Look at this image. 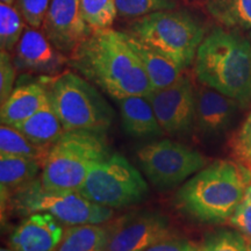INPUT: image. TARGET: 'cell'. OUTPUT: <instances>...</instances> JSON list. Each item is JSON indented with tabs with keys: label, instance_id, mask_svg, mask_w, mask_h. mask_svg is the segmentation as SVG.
I'll return each instance as SVG.
<instances>
[{
	"label": "cell",
	"instance_id": "44dd1931",
	"mask_svg": "<svg viewBox=\"0 0 251 251\" xmlns=\"http://www.w3.org/2000/svg\"><path fill=\"white\" fill-rule=\"evenodd\" d=\"M107 240V228L103 226H70L65 229L57 251H103Z\"/></svg>",
	"mask_w": 251,
	"mask_h": 251
},
{
	"label": "cell",
	"instance_id": "d6a6232c",
	"mask_svg": "<svg viewBox=\"0 0 251 251\" xmlns=\"http://www.w3.org/2000/svg\"><path fill=\"white\" fill-rule=\"evenodd\" d=\"M17 0H1V4H7V5H14Z\"/></svg>",
	"mask_w": 251,
	"mask_h": 251
},
{
	"label": "cell",
	"instance_id": "30bf717a",
	"mask_svg": "<svg viewBox=\"0 0 251 251\" xmlns=\"http://www.w3.org/2000/svg\"><path fill=\"white\" fill-rule=\"evenodd\" d=\"M106 228L108 240L103 251H143L175 236L168 216L157 211L129 213L113 220Z\"/></svg>",
	"mask_w": 251,
	"mask_h": 251
},
{
	"label": "cell",
	"instance_id": "6da1fadb",
	"mask_svg": "<svg viewBox=\"0 0 251 251\" xmlns=\"http://www.w3.org/2000/svg\"><path fill=\"white\" fill-rule=\"evenodd\" d=\"M69 64L115 100L148 96L151 85L128 35L112 29L93 30L69 57Z\"/></svg>",
	"mask_w": 251,
	"mask_h": 251
},
{
	"label": "cell",
	"instance_id": "d6986e66",
	"mask_svg": "<svg viewBox=\"0 0 251 251\" xmlns=\"http://www.w3.org/2000/svg\"><path fill=\"white\" fill-rule=\"evenodd\" d=\"M42 170V162L29 157L0 155V188L4 208L12 194L36 179Z\"/></svg>",
	"mask_w": 251,
	"mask_h": 251
},
{
	"label": "cell",
	"instance_id": "7a4b0ae2",
	"mask_svg": "<svg viewBox=\"0 0 251 251\" xmlns=\"http://www.w3.org/2000/svg\"><path fill=\"white\" fill-rule=\"evenodd\" d=\"M251 184V170L243 163L218 159L193 175L176 194L181 212L199 222L224 224Z\"/></svg>",
	"mask_w": 251,
	"mask_h": 251
},
{
	"label": "cell",
	"instance_id": "603a6c76",
	"mask_svg": "<svg viewBox=\"0 0 251 251\" xmlns=\"http://www.w3.org/2000/svg\"><path fill=\"white\" fill-rule=\"evenodd\" d=\"M209 11L226 26L251 28V0H211Z\"/></svg>",
	"mask_w": 251,
	"mask_h": 251
},
{
	"label": "cell",
	"instance_id": "1f68e13d",
	"mask_svg": "<svg viewBox=\"0 0 251 251\" xmlns=\"http://www.w3.org/2000/svg\"><path fill=\"white\" fill-rule=\"evenodd\" d=\"M143 251H199V247L187 238L174 236L153 244Z\"/></svg>",
	"mask_w": 251,
	"mask_h": 251
},
{
	"label": "cell",
	"instance_id": "f1b7e54d",
	"mask_svg": "<svg viewBox=\"0 0 251 251\" xmlns=\"http://www.w3.org/2000/svg\"><path fill=\"white\" fill-rule=\"evenodd\" d=\"M231 149L238 162L251 163V112L231 140Z\"/></svg>",
	"mask_w": 251,
	"mask_h": 251
},
{
	"label": "cell",
	"instance_id": "7402d4cb",
	"mask_svg": "<svg viewBox=\"0 0 251 251\" xmlns=\"http://www.w3.org/2000/svg\"><path fill=\"white\" fill-rule=\"evenodd\" d=\"M49 149L37 146L15 127H0V155L29 157L43 163Z\"/></svg>",
	"mask_w": 251,
	"mask_h": 251
},
{
	"label": "cell",
	"instance_id": "ac0fdd59",
	"mask_svg": "<svg viewBox=\"0 0 251 251\" xmlns=\"http://www.w3.org/2000/svg\"><path fill=\"white\" fill-rule=\"evenodd\" d=\"M128 39H129V42L135 52L142 62L152 90L165 89L184 76V69L172 59L159 54L158 51L149 48V47L141 43L140 41L133 39L129 35H128Z\"/></svg>",
	"mask_w": 251,
	"mask_h": 251
},
{
	"label": "cell",
	"instance_id": "5b68a950",
	"mask_svg": "<svg viewBox=\"0 0 251 251\" xmlns=\"http://www.w3.org/2000/svg\"><path fill=\"white\" fill-rule=\"evenodd\" d=\"M109 153L103 133L65 131L47 153L41 181L48 190L78 191L91 168Z\"/></svg>",
	"mask_w": 251,
	"mask_h": 251
},
{
	"label": "cell",
	"instance_id": "3957f363",
	"mask_svg": "<svg viewBox=\"0 0 251 251\" xmlns=\"http://www.w3.org/2000/svg\"><path fill=\"white\" fill-rule=\"evenodd\" d=\"M194 72L200 83L242 107L251 101V46L238 34L218 28L206 36L197 51Z\"/></svg>",
	"mask_w": 251,
	"mask_h": 251
},
{
	"label": "cell",
	"instance_id": "9c48e42d",
	"mask_svg": "<svg viewBox=\"0 0 251 251\" xmlns=\"http://www.w3.org/2000/svg\"><path fill=\"white\" fill-rule=\"evenodd\" d=\"M137 162L150 183L168 190L184 183L205 168L206 157L172 140H159L137 150Z\"/></svg>",
	"mask_w": 251,
	"mask_h": 251
},
{
	"label": "cell",
	"instance_id": "2e32d148",
	"mask_svg": "<svg viewBox=\"0 0 251 251\" xmlns=\"http://www.w3.org/2000/svg\"><path fill=\"white\" fill-rule=\"evenodd\" d=\"M48 100V91L42 80L19 84L1 103V125L17 127L45 106Z\"/></svg>",
	"mask_w": 251,
	"mask_h": 251
},
{
	"label": "cell",
	"instance_id": "e575fe53",
	"mask_svg": "<svg viewBox=\"0 0 251 251\" xmlns=\"http://www.w3.org/2000/svg\"><path fill=\"white\" fill-rule=\"evenodd\" d=\"M249 251H251V240L249 241Z\"/></svg>",
	"mask_w": 251,
	"mask_h": 251
},
{
	"label": "cell",
	"instance_id": "5bb4252c",
	"mask_svg": "<svg viewBox=\"0 0 251 251\" xmlns=\"http://www.w3.org/2000/svg\"><path fill=\"white\" fill-rule=\"evenodd\" d=\"M240 102L201 84L196 89V127L203 136L220 137L234 124Z\"/></svg>",
	"mask_w": 251,
	"mask_h": 251
},
{
	"label": "cell",
	"instance_id": "7c38bea8",
	"mask_svg": "<svg viewBox=\"0 0 251 251\" xmlns=\"http://www.w3.org/2000/svg\"><path fill=\"white\" fill-rule=\"evenodd\" d=\"M41 30L62 54H74L92 34L81 13L79 0H51Z\"/></svg>",
	"mask_w": 251,
	"mask_h": 251
},
{
	"label": "cell",
	"instance_id": "4dcf8cb0",
	"mask_svg": "<svg viewBox=\"0 0 251 251\" xmlns=\"http://www.w3.org/2000/svg\"><path fill=\"white\" fill-rule=\"evenodd\" d=\"M13 59L11 58L8 51L1 50L0 52V101L5 102L9 94L13 92L17 74Z\"/></svg>",
	"mask_w": 251,
	"mask_h": 251
},
{
	"label": "cell",
	"instance_id": "ffe728a7",
	"mask_svg": "<svg viewBox=\"0 0 251 251\" xmlns=\"http://www.w3.org/2000/svg\"><path fill=\"white\" fill-rule=\"evenodd\" d=\"M15 128L26 135L33 143L48 149L65 133L57 113L49 100L39 111Z\"/></svg>",
	"mask_w": 251,
	"mask_h": 251
},
{
	"label": "cell",
	"instance_id": "277c9868",
	"mask_svg": "<svg viewBox=\"0 0 251 251\" xmlns=\"http://www.w3.org/2000/svg\"><path fill=\"white\" fill-rule=\"evenodd\" d=\"M49 101L65 131L87 130L103 133L111 127L114 111L92 83L71 71L41 79Z\"/></svg>",
	"mask_w": 251,
	"mask_h": 251
},
{
	"label": "cell",
	"instance_id": "52a82bcc",
	"mask_svg": "<svg viewBox=\"0 0 251 251\" xmlns=\"http://www.w3.org/2000/svg\"><path fill=\"white\" fill-rule=\"evenodd\" d=\"M5 208H12L24 215L49 213L67 226L102 225L113 216L112 208L90 201L79 191L48 190L43 186L41 178L19 188L2 211Z\"/></svg>",
	"mask_w": 251,
	"mask_h": 251
},
{
	"label": "cell",
	"instance_id": "836d02e7",
	"mask_svg": "<svg viewBox=\"0 0 251 251\" xmlns=\"http://www.w3.org/2000/svg\"><path fill=\"white\" fill-rule=\"evenodd\" d=\"M0 251H14L13 249H7V248H1V250Z\"/></svg>",
	"mask_w": 251,
	"mask_h": 251
},
{
	"label": "cell",
	"instance_id": "f546056e",
	"mask_svg": "<svg viewBox=\"0 0 251 251\" xmlns=\"http://www.w3.org/2000/svg\"><path fill=\"white\" fill-rule=\"evenodd\" d=\"M229 222L243 235L251 238V184L229 219Z\"/></svg>",
	"mask_w": 251,
	"mask_h": 251
},
{
	"label": "cell",
	"instance_id": "83f0119b",
	"mask_svg": "<svg viewBox=\"0 0 251 251\" xmlns=\"http://www.w3.org/2000/svg\"><path fill=\"white\" fill-rule=\"evenodd\" d=\"M51 0H17L19 12L23 15L24 20L30 27L41 28L48 12Z\"/></svg>",
	"mask_w": 251,
	"mask_h": 251
},
{
	"label": "cell",
	"instance_id": "ba28073f",
	"mask_svg": "<svg viewBox=\"0 0 251 251\" xmlns=\"http://www.w3.org/2000/svg\"><path fill=\"white\" fill-rule=\"evenodd\" d=\"M78 191L94 203L121 208L142 201L148 194V183L126 157L115 152L91 168Z\"/></svg>",
	"mask_w": 251,
	"mask_h": 251
},
{
	"label": "cell",
	"instance_id": "4316f807",
	"mask_svg": "<svg viewBox=\"0 0 251 251\" xmlns=\"http://www.w3.org/2000/svg\"><path fill=\"white\" fill-rule=\"evenodd\" d=\"M178 0H117L118 15L124 18H141L156 12L172 11Z\"/></svg>",
	"mask_w": 251,
	"mask_h": 251
},
{
	"label": "cell",
	"instance_id": "cb8c5ba5",
	"mask_svg": "<svg viewBox=\"0 0 251 251\" xmlns=\"http://www.w3.org/2000/svg\"><path fill=\"white\" fill-rule=\"evenodd\" d=\"M23 15L17 6L1 4L0 5V46L1 50L13 51L18 42L23 36L25 29Z\"/></svg>",
	"mask_w": 251,
	"mask_h": 251
},
{
	"label": "cell",
	"instance_id": "d4e9b609",
	"mask_svg": "<svg viewBox=\"0 0 251 251\" xmlns=\"http://www.w3.org/2000/svg\"><path fill=\"white\" fill-rule=\"evenodd\" d=\"M83 17L92 30L112 28L118 15L117 0H79Z\"/></svg>",
	"mask_w": 251,
	"mask_h": 251
},
{
	"label": "cell",
	"instance_id": "484cf974",
	"mask_svg": "<svg viewBox=\"0 0 251 251\" xmlns=\"http://www.w3.org/2000/svg\"><path fill=\"white\" fill-rule=\"evenodd\" d=\"M199 251H249V241L241 231L219 229L207 235Z\"/></svg>",
	"mask_w": 251,
	"mask_h": 251
},
{
	"label": "cell",
	"instance_id": "8fae6325",
	"mask_svg": "<svg viewBox=\"0 0 251 251\" xmlns=\"http://www.w3.org/2000/svg\"><path fill=\"white\" fill-rule=\"evenodd\" d=\"M147 98L164 133L183 135L196 125V90L188 77L183 76L165 89L152 90Z\"/></svg>",
	"mask_w": 251,
	"mask_h": 251
},
{
	"label": "cell",
	"instance_id": "9a60e30c",
	"mask_svg": "<svg viewBox=\"0 0 251 251\" xmlns=\"http://www.w3.org/2000/svg\"><path fill=\"white\" fill-rule=\"evenodd\" d=\"M9 236V247L14 251H57L64 229L49 213L26 215Z\"/></svg>",
	"mask_w": 251,
	"mask_h": 251
},
{
	"label": "cell",
	"instance_id": "8992f818",
	"mask_svg": "<svg viewBox=\"0 0 251 251\" xmlns=\"http://www.w3.org/2000/svg\"><path fill=\"white\" fill-rule=\"evenodd\" d=\"M128 35L186 69L196 59L205 30L186 12L163 11L136 18Z\"/></svg>",
	"mask_w": 251,
	"mask_h": 251
},
{
	"label": "cell",
	"instance_id": "e0dca14e",
	"mask_svg": "<svg viewBox=\"0 0 251 251\" xmlns=\"http://www.w3.org/2000/svg\"><path fill=\"white\" fill-rule=\"evenodd\" d=\"M122 128L133 137H152L164 134L147 96H130L119 100Z\"/></svg>",
	"mask_w": 251,
	"mask_h": 251
},
{
	"label": "cell",
	"instance_id": "4fadbf2b",
	"mask_svg": "<svg viewBox=\"0 0 251 251\" xmlns=\"http://www.w3.org/2000/svg\"><path fill=\"white\" fill-rule=\"evenodd\" d=\"M13 62L18 70L56 76L62 71L69 57L55 48L42 30L27 27L13 50Z\"/></svg>",
	"mask_w": 251,
	"mask_h": 251
}]
</instances>
